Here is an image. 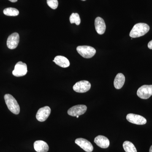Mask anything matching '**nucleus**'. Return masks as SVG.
Returning a JSON list of instances; mask_svg holds the SVG:
<instances>
[{"instance_id":"5","label":"nucleus","mask_w":152,"mask_h":152,"mask_svg":"<svg viewBox=\"0 0 152 152\" xmlns=\"http://www.w3.org/2000/svg\"><path fill=\"white\" fill-rule=\"evenodd\" d=\"M27 66L24 63L21 61L17 63L15 67V69L12 72L14 76L17 77H23L27 73Z\"/></svg>"},{"instance_id":"16","label":"nucleus","mask_w":152,"mask_h":152,"mask_svg":"<svg viewBox=\"0 0 152 152\" xmlns=\"http://www.w3.org/2000/svg\"><path fill=\"white\" fill-rule=\"evenodd\" d=\"M125 82L124 75L122 73L117 74L114 80V87L117 89H120L122 88Z\"/></svg>"},{"instance_id":"6","label":"nucleus","mask_w":152,"mask_h":152,"mask_svg":"<svg viewBox=\"0 0 152 152\" xmlns=\"http://www.w3.org/2000/svg\"><path fill=\"white\" fill-rule=\"evenodd\" d=\"M91 88V83L86 80L80 81L74 85L73 88L76 92L86 93L89 91Z\"/></svg>"},{"instance_id":"18","label":"nucleus","mask_w":152,"mask_h":152,"mask_svg":"<svg viewBox=\"0 0 152 152\" xmlns=\"http://www.w3.org/2000/svg\"><path fill=\"white\" fill-rule=\"evenodd\" d=\"M3 12L8 16H17L19 14V11L17 9L12 7L5 9Z\"/></svg>"},{"instance_id":"22","label":"nucleus","mask_w":152,"mask_h":152,"mask_svg":"<svg viewBox=\"0 0 152 152\" xmlns=\"http://www.w3.org/2000/svg\"><path fill=\"white\" fill-rule=\"evenodd\" d=\"M9 1H10L11 2L15 3L18 1V0H9Z\"/></svg>"},{"instance_id":"23","label":"nucleus","mask_w":152,"mask_h":152,"mask_svg":"<svg viewBox=\"0 0 152 152\" xmlns=\"http://www.w3.org/2000/svg\"><path fill=\"white\" fill-rule=\"evenodd\" d=\"M149 152H152V145H151V148H150L149 150Z\"/></svg>"},{"instance_id":"2","label":"nucleus","mask_w":152,"mask_h":152,"mask_svg":"<svg viewBox=\"0 0 152 152\" xmlns=\"http://www.w3.org/2000/svg\"><path fill=\"white\" fill-rule=\"evenodd\" d=\"M5 101L9 110L15 115H18L20 112V107L15 98L9 94L5 95Z\"/></svg>"},{"instance_id":"24","label":"nucleus","mask_w":152,"mask_h":152,"mask_svg":"<svg viewBox=\"0 0 152 152\" xmlns=\"http://www.w3.org/2000/svg\"><path fill=\"white\" fill-rule=\"evenodd\" d=\"M76 117H77V118H78L79 117V116H76Z\"/></svg>"},{"instance_id":"25","label":"nucleus","mask_w":152,"mask_h":152,"mask_svg":"<svg viewBox=\"0 0 152 152\" xmlns=\"http://www.w3.org/2000/svg\"><path fill=\"white\" fill-rule=\"evenodd\" d=\"M81 1H86V0H81Z\"/></svg>"},{"instance_id":"4","label":"nucleus","mask_w":152,"mask_h":152,"mask_svg":"<svg viewBox=\"0 0 152 152\" xmlns=\"http://www.w3.org/2000/svg\"><path fill=\"white\" fill-rule=\"evenodd\" d=\"M137 95L142 99H149L152 95V85H144L140 87L137 91Z\"/></svg>"},{"instance_id":"17","label":"nucleus","mask_w":152,"mask_h":152,"mask_svg":"<svg viewBox=\"0 0 152 152\" xmlns=\"http://www.w3.org/2000/svg\"><path fill=\"white\" fill-rule=\"evenodd\" d=\"M123 148L126 152H137V150L134 144L128 141L124 142Z\"/></svg>"},{"instance_id":"3","label":"nucleus","mask_w":152,"mask_h":152,"mask_svg":"<svg viewBox=\"0 0 152 152\" xmlns=\"http://www.w3.org/2000/svg\"><path fill=\"white\" fill-rule=\"evenodd\" d=\"M77 50L79 54L86 58H92L96 53V50L89 46H79L77 47Z\"/></svg>"},{"instance_id":"19","label":"nucleus","mask_w":152,"mask_h":152,"mask_svg":"<svg viewBox=\"0 0 152 152\" xmlns=\"http://www.w3.org/2000/svg\"><path fill=\"white\" fill-rule=\"evenodd\" d=\"M70 22L71 23H75L77 26L80 24L81 22L80 15L78 13H72L71 15L69 18Z\"/></svg>"},{"instance_id":"7","label":"nucleus","mask_w":152,"mask_h":152,"mask_svg":"<svg viewBox=\"0 0 152 152\" xmlns=\"http://www.w3.org/2000/svg\"><path fill=\"white\" fill-rule=\"evenodd\" d=\"M87 109V106L85 105H77L69 109L68 114L72 116L76 117L84 114L86 111Z\"/></svg>"},{"instance_id":"11","label":"nucleus","mask_w":152,"mask_h":152,"mask_svg":"<svg viewBox=\"0 0 152 152\" xmlns=\"http://www.w3.org/2000/svg\"><path fill=\"white\" fill-rule=\"evenodd\" d=\"M20 41V36L17 33H14L8 38L7 46L9 49L13 50L15 49L18 45Z\"/></svg>"},{"instance_id":"13","label":"nucleus","mask_w":152,"mask_h":152,"mask_svg":"<svg viewBox=\"0 0 152 152\" xmlns=\"http://www.w3.org/2000/svg\"><path fill=\"white\" fill-rule=\"evenodd\" d=\"M95 143L102 148H107L110 145V141L105 136H98L94 139Z\"/></svg>"},{"instance_id":"1","label":"nucleus","mask_w":152,"mask_h":152,"mask_svg":"<svg viewBox=\"0 0 152 152\" xmlns=\"http://www.w3.org/2000/svg\"><path fill=\"white\" fill-rule=\"evenodd\" d=\"M149 30L150 27L148 25L144 23H139L133 27L129 36L132 38L140 37L146 34Z\"/></svg>"},{"instance_id":"12","label":"nucleus","mask_w":152,"mask_h":152,"mask_svg":"<svg viewBox=\"0 0 152 152\" xmlns=\"http://www.w3.org/2000/svg\"><path fill=\"white\" fill-rule=\"evenodd\" d=\"M95 26L96 31L99 34H103L105 31V23L103 19L100 17H97L95 19Z\"/></svg>"},{"instance_id":"8","label":"nucleus","mask_w":152,"mask_h":152,"mask_svg":"<svg viewBox=\"0 0 152 152\" xmlns=\"http://www.w3.org/2000/svg\"><path fill=\"white\" fill-rule=\"evenodd\" d=\"M51 113V109L48 106H45L39 109L36 115V118L40 122L45 121Z\"/></svg>"},{"instance_id":"20","label":"nucleus","mask_w":152,"mask_h":152,"mask_svg":"<svg viewBox=\"0 0 152 152\" xmlns=\"http://www.w3.org/2000/svg\"><path fill=\"white\" fill-rule=\"evenodd\" d=\"M47 2L49 7L53 10L56 9L58 5V0H47Z\"/></svg>"},{"instance_id":"15","label":"nucleus","mask_w":152,"mask_h":152,"mask_svg":"<svg viewBox=\"0 0 152 152\" xmlns=\"http://www.w3.org/2000/svg\"><path fill=\"white\" fill-rule=\"evenodd\" d=\"M53 61L56 64L60 66L61 67L67 68L70 66V62L69 60L63 56H57L55 57Z\"/></svg>"},{"instance_id":"14","label":"nucleus","mask_w":152,"mask_h":152,"mask_svg":"<svg viewBox=\"0 0 152 152\" xmlns=\"http://www.w3.org/2000/svg\"><path fill=\"white\" fill-rule=\"evenodd\" d=\"M34 148L37 152H47L49 151V146L46 142L42 140L36 141L34 143Z\"/></svg>"},{"instance_id":"9","label":"nucleus","mask_w":152,"mask_h":152,"mask_svg":"<svg viewBox=\"0 0 152 152\" xmlns=\"http://www.w3.org/2000/svg\"><path fill=\"white\" fill-rule=\"evenodd\" d=\"M126 119L129 122L137 125H144L147 123V120L144 117L132 113L128 114Z\"/></svg>"},{"instance_id":"10","label":"nucleus","mask_w":152,"mask_h":152,"mask_svg":"<svg viewBox=\"0 0 152 152\" xmlns=\"http://www.w3.org/2000/svg\"><path fill=\"white\" fill-rule=\"evenodd\" d=\"M75 142L86 152H91L94 150V147L91 142L86 139L82 138L77 139Z\"/></svg>"},{"instance_id":"21","label":"nucleus","mask_w":152,"mask_h":152,"mask_svg":"<svg viewBox=\"0 0 152 152\" xmlns=\"http://www.w3.org/2000/svg\"><path fill=\"white\" fill-rule=\"evenodd\" d=\"M148 48L152 50V40L151 41H150L148 44Z\"/></svg>"}]
</instances>
